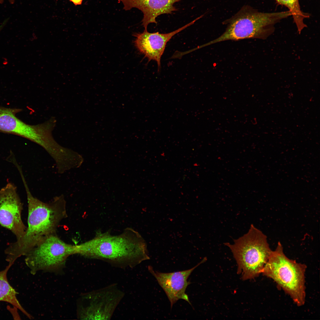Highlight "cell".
<instances>
[{
  "instance_id": "cell-10",
  "label": "cell",
  "mask_w": 320,
  "mask_h": 320,
  "mask_svg": "<svg viewBox=\"0 0 320 320\" xmlns=\"http://www.w3.org/2000/svg\"><path fill=\"white\" fill-rule=\"evenodd\" d=\"M201 18L200 16L183 27L168 33H151L145 29L142 33H135L133 34L136 38L134 42L135 45L149 61L153 60L157 62L159 71L161 58L167 42L175 35L193 24Z\"/></svg>"
},
{
  "instance_id": "cell-12",
  "label": "cell",
  "mask_w": 320,
  "mask_h": 320,
  "mask_svg": "<svg viewBox=\"0 0 320 320\" xmlns=\"http://www.w3.org/2000/svg\"><path fill=\"white\" fill-rule=\"evenodd\" d=\"M182 0H118L121 3L123 9L129 10L135 8L143 13V17L142 25L147 30L148 26L151 23H157V17L162 14H171L177 9L174 4Z\"/></svg>"
},
{
  "instance_id": "cell-2",
  "label": "cell",
  "mask_w": 320,
  "mask_h": 320,
  "mask_svg": "<svg viewBox=\"0 0 320 320\" xmlns=\"http://www.w3.org/2000/svg\"><path fill=\"white\" fill-rule=\"evenodd\" d=\"M76 254L123 268H133L150 259L145 241L131 228L116 235L98 231L92 239L76 244Z\"/></svg>"
},
{
  "instance_id": "cell-6",
  "label": "cell",
  "mask_w": 320,
  "mask_h": 320,
  "mask_svg": "<svg viewBox=\"0 0 320 320\" xmlns=\"http://www.w3.org/2000/svg\"><path fill=\"white\" fill-rule=\"evenodd\" d=\"M76 254V244L66 243L54 234L39 241L25 256V262L31 273L56 272L64 267L66 260Z\"/></svg>"
},
{
  "instance_id": "cell-16",
  "label": "cell",
  "mask_w": 320,
  "mask_h": 320,
  "mask_svg": "<svg viewBox=\"0 0 320 320\" xmlns=\"http://www.w3.org/2000/svg\"><path fill=\"white\" fill-rule=\"evenodd\" d=\"M9 2L11 4H13L15 2V0H8ZM4 0H0V4H2L4 2Z\"/></svg>"
},
{
  "instance_id": "cell-5",
  "label": "cell",
  "mask_w": 320,
  "mask_h": 320,
  "mask_svg": "<svg viewBox=\"0 0 320 320\" xmlns=\"http://www.w3.org/2000/svg\"><path fill=\"white\" fill-rule=\"evenodd\" d=\"M225 244L232 252L244 280L262 273L272 251L266 236L252 225L247 233L235 240L232 244Z\"/></svg>"
},
{
  "instance_id": "cell-11",
  "label": "cell",
  "mask_w": 320,
  "mask_h": 320,
  "mask_svg": "<svg viewBox=\"0 0 320 320\" xmlns=\"http://www.w3.org/2000/svg\"><path fill=\"white\" fill-rule=\"evenodd\" d=\"M204 261L203 260L190 269L171 273L160 272L154 271L151 266H148V271L156 279L166 294L170 302L171 308L179 299L183 300L191 305L185 293L186 288L191 284L187 280L194 269Z\"/></svg>"
},
{
  "instance_id": "cell-1",
  "label": "cell",
  "mask_w": 320,
  "mask_h": 320,
  "mask_svg": "<svg viewBox=\"0 0 320 320\" xmlns=\"http://www.w3.org/2000/svg\"><path fill=\"white\" fill-rule=\"evenodd\" d=\"M20 174L27 196L28 227L23 236L10 244L5 250L6 260L11 265L44 238L56 234L60 223L68 216L66 201L63 195L55 197L49 202H43L32 195L23 172Z\"/></svg>"
},
{
  "instance_id": "cell-15",
  "label": "cell",
  "mask_w": 320,
  "mask_h": 320,
  "mask_svg": "<svg viewBox=\"0 0 320 320\" xmlns=\"http://www.w3.org/2000/svg\"><path fill=\"white\" fill-rule=\"evenodd\" d=\"M75 5H79L81 4L83 0H70Z\"/></svg>"
},
{
  "instance_id": "cell-4",
  "label": "cell",
  "mask_w": 320,
  "mask_h": 320,
  "mask_svg": "<svg viewBox=\"0 0 320 320\" xmlns=\"http://www.w3.org/2000/svg\"><path fill=\"white\" fill-rule=\"evenodd\" d=\"M306 268L305 265L288 258L279 242L272 251L262 273L275 281L299 306L305 301Z\"/></svg>"
},
{
  "instance_id": "cell-17",
  "label": "cell",
  "mask_w": 320,
  "mask_h": 320,
  "mask_svg": "<svg viewBox=\"0 0 320 320\" xmlns=\"http://www.w3.org/2000/svg\"><path fill=\"white\" fill-rule=\"evenodd\" d=\"M5 25V23H2V24H1L0 25V32L1 31V30L2 29V28L4 27V26Z\"/></svg>"
},
{
  "instance_id": "cell-7",
  "label": "cell",
  "mask_w": 320,
  "mask_h": 320,
  "mask_svg": "<svg viewBox=\"0 0 320 320\" xmlns=\"http://www.w3.org/2000/svg\"><path fill=\"white\" fill-rule=\"evenodd\" d=\"M124 293L113 284L83 295L78 310L81 319H110Z\"/></svg>"
},
{
  "instance_id": "cell-9",
  "label": "cell",
  "mask_w": 320,
  "mask_h": 320,
  "mask_svg": "<svg viewBox=\"0 0 320 320\" xmlns=\"http://www.w3.org/2000/svg\"><path fill=\"white\" fill-rule=\"evenodd\" d=\"M22 111L20 108L0 107V132L17 135L39 145L43 144L49 135L47 124L45 122L36 125L25 123L16 116Z\"/></svg>"
},
{
  "instance_id": "cell-3",
  "label": "cell",
  "mask_w": 320,
  "mask_h": 320,
  "mask_svg": "<svg viewBox=\"0 0 320 320\" xmlns=\"http://www.w3.org/2000/svg\"><path fill=\"white\" fill-rule=\"evenodd\" d=\"M292 16L288 11L263 12L246 6L228 21L225 32L217 39L200 46L201 48L226 40L247 39H266L274 32V26Z\"/></svg>"
},
{
  "instance_id": "cell-14",
  "label": "cell",
  "mask_w": 320,
  "mask_h": 320,
  "mask_svg": "<svg viewBox=\"0 0 320 320\" xmlns=\"http://www.w3.org/2000/svg\"><path fill=\"white\" fill-rule=\"evenodd\" d=\"M279 4L287 7L291 13L297 31L300 34L302 31L307 27L304 22L305 18L309 17L308 14L303 12L301 9L299 0H274Z\"/></svg>"
},
{
  "instance_id": "cell-13",
  "label": "cell",
  "mask_w": 320,
  "mask_h": 320,
  "mask_svg": "<svg viewBox=\"0 0 320 320\" xmlns=\"http://www.w3.org/2000/svg\"><path fill=\"white\" fill-rule=\"evenodd\" d=\"M11 266L8 265L5 269L0 271V302H5L10 303L31 319L33 318V317L22 306L17 297V292L8 281L7 273Z\"/></svg>"
},
{
  "instance_id": "cell-8",
  "label": "cell",
  "mask_w": 320,
  "mask_h": 320,
  "mask_svg": "<svg viewBox=\"0 0 320 320\" xmlns=\"http://www.w3.org/2000/svg\"><path fill=\"white\" fill-rule=\"evenodd\" d=\"M22 209L16 187L8 183L0 190V225L10 231L17 240L23 236L26 229L22 219Z\"/></svg>"
}]
</instances>
